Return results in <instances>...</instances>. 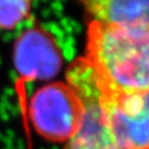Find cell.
Returning a JSON list of instances; mask_svg holds the SVG:
<instances>
[{"label": "cell", "mask_w": 149, "mask_h": 149, "mask_svg": "<svg viewBox=\"0 0 149 149\" xmlns=\"http://www.w3.org/2000/svg\"><path fill=\"white\" fill-rule=\"evenodd\" d=\"M13 60L24 81L52 80L63 65V56L55 40L41 29L27 30L18 38Z\"/></svg>", "instance_id": "4"}, {"label": "cell", "mask_w": 149, "mask_h": 149, "mask_svg": "<svg viewBox=\"0 0 149 149\" xmlns=\"http://www.w3.org/2000/svg\"><path fill=\"white\" fill-rule=\"evenodd\" d=\"M29 118L34 130L51 143H68L79 132L81 103L66 83L53 82L40 87L29 102Z\"/></svg>", "instance_id": "2"}, {"label": "cell", "mask_w": 149, "mask_h": 149, "mask_svg": "<svg viewBox=\"0 0 149 149\" xmlns=\"http://www.w3.org/2000/svg\"><path fill=\"white\" fill-rule=\"evenodd\" d=\"M102 104L113 144L118 149H148V93H115L103 87Z\"/></svg>", "instance_id": "3"}, {"label": "cell", "mask_w": 149, "mask_h": 149, "mask_svg": "<svg viewBox=\"0 0 149 149\" xmlns=\"http://www.w3.org/2000/svg\"><path fill=\"white\" fill-rule=\"evenodd\" d=\"M93 21L106 24H148L149 0H79Z\"/></svg>", "instance_id": "5"}, {"label": "cell", "mask_w": 149, "mask_h": 149, "mask_svg": "<svg viewBox=\"0 0 149 149\" xmlns=\"http://www.w3.org/2000/svg\"><path fill=\"white\" fill-rule=\"evenodd\" d=\"M84 58L95 69L105 90L148 93V24L117 26L92 21Z\"/></svg>", "instance_id": "1"}, {"label": "cell", "mask_w": 149, "mask_h": 149, "mask_svg": "<svg viewBox=\"0 0 149 149\" xmlns=\"http://www.w3.org/2000/svg\"><path fill=\"white\" fill-rule=\"evenodd\" d=\"M64 149H100V148H87V147L79 146V145H75V144H73V143L69 141V143H66ZM106 149H118V148H115V147H114V148H106Z\"/></svg>", "instance_id": "7"}, {"label": "cell", "mask_w": 149, "mask_h": 149, "mask_svg": "<svg viewBox=\"0 0 149 149\" xmlns=\"http://www.w3.org/2000/svg\"><path fill=\"white\" fill-rule=\"evenodd\" d=\"M31 0H0V28L10 30L30 13Z\"/></svg>", "instance_id": "6"}]
</instances>
